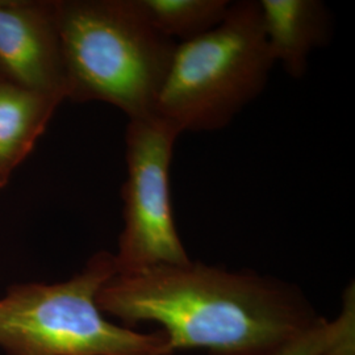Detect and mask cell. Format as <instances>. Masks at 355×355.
Here are the masks:
<instances>
[{"label":"cell","mask_w":355,"mask_h":355,"mask_svg":"<svg viewBox=\"0 0 355 355\" xmlns=\"http://www.w3.org/2000/svg\"><path fill=\"white\" fill-rule=\"evenodd\" d=\"M3 78H4V76H1V73H0V80H1V79H3Z\"/></svg>","instance_id":"obj_13"},{"label":"cell","mask_w":355,"mask_h":355,"mask_svg":"<svg viewBox=\"0 0 355 355\" xmlns=\"http://www.w3.org/2000/svg\"><path fill=\"white\" fill-rule=\"evenodd\" d=\"M66 99L111 104L128 120L154 116L177 42L139 0H54Z\"/></svg>","instance_id":"obj_2"},{"label":"cell","mask_w":355,"mask_h":355,"mask_svg":"<svg viewBox=\"0 0 355 355\" xmlns=\"http://www.w3.org/2000/svg\"><path fill=\"white\" fill-rule=\"evenodd\" d=\"M96 303L127 325L161 324L174 352L212 355L277 354L320 320L287 283L192 261L116 272Z\"/></svg>","instance_id":"obj_1"},{"label":"cell","mask_w":355,"mask_h":355,"mask_svg":"<svg viewBox=\"0 0 355 355\" xmlns=\"http://www.w3.org/2000/svg\"><path fill=\"white\" fill-rule=\"evenodd\" d=\"M6 183H7V180H4L3 178L0 177V187H3Z\"/></svg>","instance_id":"obj_12"},{"label":"cell","mask_w":355,"mask_h":355,"mask_svg":"<svg viewBox=\"0 0 355 355\" xmlns=\"http://www.w3.org/2000/svg\"><path fill=\"white\" fill-rule=\"evenodd\" d=\"M116 274L114 254H95L69 280L13 286L0 299V349L7 355H170L164 331L142 334L104 318L96 303Z\"/></svg>","instance_id":"obj_4"},{"label":"cell","mask_w":355,"mask_h":355,"mask_svg":"<svg viewBox=\"0 0 355 355\" xmlns=\"http://www.w3.org/2000/svg\"><path fill=\"white\" fill-rule=\"evenodd\" d=\"M274 66L258 0L232 1L218 26L178 44L154 116L180 135L224 129L265 91Z\"/></svg>","instance_id":"obj_3"},{"label":"cell","mask_w":355,"mask_h":355,"mask_svg":"<svg viewBox=\"0 0 355 355\" xmlns=\"http://www.w3.org/2000/svg\"><path fill=\"white\" fill-rule=\"evenodd\" d=\"M355 331V290L354 284L346 288L343 293L341 315L333 321L320 318L309 329L305 330L290 343H286L274 355H320L333 345L341 341Z\"/></svg>","instance_id":"obj_10"},{"label":"cell","mask_w":355,"mask_h":355,"mask_svg":"<svg viewBox=\"0 0 355 355\" xmlns=\"http://www.w3.org/2000/svg\"><path fill=\"white\" fill-rule=\"evenodd\" d=\"M258 6L275 64L293 79L303 78L313 51L331 38L329 8L321 0H258Z\"/></svg>","instance_id":"obj_7"},{"label":"cell","mask_w":355,"mask_h":355,"mask_svg":"<svg viewBox=\"0 0 355 355\" xmlns=\"http://www.w3.org/2000/svg\"><path fill=\"white\" fill-rule=\"evenodd\" d=\"M320 355H355V331L347 334Z\"/></svg>","instance_id":"obj_11"},{"label":"cell","mask_w":355,"mask_h":355,"mask_svg":"<svg viewBox=\"0 0 355 355\" xmlns=\"http://www.w3.org/2000/svg\"><path fill=\"white\" fill-rule=\"evenodd\" d=\"M0 73L20 87L66 101L54 1L0 0Z\"/></svg>","instance_id":"obj_6"},{"label":"cell","mask_w":355,"mask_h":355,"mask_svg":"<svg viewBox=\"0 0 355 355\" xmlns=\"http://www.w3.org/2000/svg\"><path fill=\"white\" fill-rule=\"evenodd\" d=\"M153 26L177 44L200 37L227 16L229 0H139Z\"/></svg>","instance_id":"obj_9"},{"label":"cell","mask_w":355,"mask_h":355,"mask_svg":"<svg viewBox=\"0 0 355 355\" xmlns=\"http://www.w3.org/2000/svg\"><path fill=\"white\" fill-rule=\"evenodd\" d=\"M180 133L157 116L128 121L124 228L114 254L116 272L186 265L190 257L174 218L170 170Z\"/></svg>","instance_id":"obj_5"},{"label":"cell","mask_w":355,"mask_h":355,"mask_svg":"<svg viewBox=\"0 0 355 355\" xmlns=\"http://www.w3.org/2000/svg\"><path fill=\"white\" fill-rule=\"evenodd\" d=\"M62 98L0 80V177L8 180L44 133Z\"/></svg>","instance_id":"obj_8"}]
</instances>
